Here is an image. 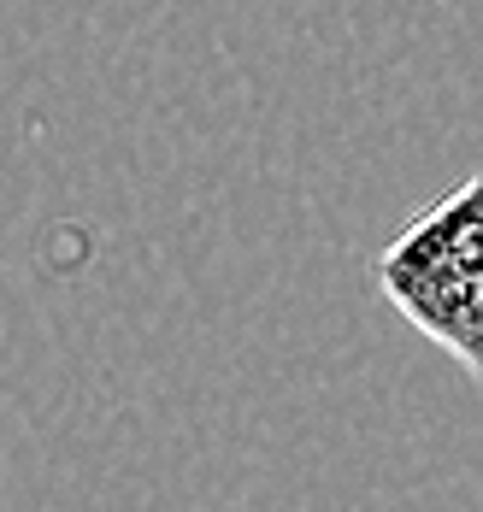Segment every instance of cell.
Instances as JSON below:
<instances>
[{"instance_id":"cell-1","label":"cell","mask_w":483,"mask_h":512,"mask_svg":"<svg viewBox=\"0 0 483 512\" xmlns=\"http://www.w3.org/2000/svg\"><path fill=\"white\" fill-rule=\"evenodd\" d=\"M372 283L425 342L454 354L483 389V171L413 212L372 254Z\"/></svg>"}]
</instances>
